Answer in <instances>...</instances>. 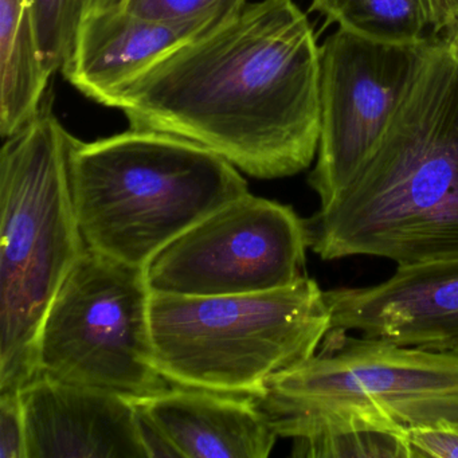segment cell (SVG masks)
Here are the masks:
<instances>
[{
	"mask_svg": "<svg viewBox=\"0 0 458 458\" xmlns=\"http://www.w3.org/2000/svg\"><path fill=\"white\" fill-rule=\"evenodd\" d=\"M125 4H127V0H85L84 13L124 9Z\"/></svg>",
	"mask_w": 458,
	"mask_h": 458,
	"instance_id": "22",
	"label": "cell"
},
{
	"mask_svg": "<svg viewBox=\"0 0 458 458\" xmlns=\"http://www.w3.org/2000/svg\"><path fill=\"white\" fill-rule=\"evenodd\" d=\"M305 222L310 250L326 261L458 259V63L442 39L379 146Z\"/></svg>",
	"mask_w": 458,
	"mask_h": 458,
	"instance_id": "2",
	"label": "cell"
},
{
	"mask_svg": "<svg viewBox=\"0 0 458 458\" xmlns=\"http://www.w3.org/2000/svg\"><path fill=\"white\" fill-rule=\"evenodd\" d=\"M50 77L28 0H0V133L4 139L36 117L44 106Z\"/></svg>",
	"mask_w": 458,
	"mask_h": 458,
	"instance_id": "14",
	"label": "cell"
},
{
	"mask_svg": "<svg viewBox=\"0 0 458 458\" xmlns=\"http://www.w3.org/2000/svg\"><path fill=\"white\" fill-rule=\"evenodd\" d=\"M248 0H127L124 9L157 21L226 20L240 12Z\"/></svg>",
	"mask_w": 458,
	"mask_h": 458,
	"instance_id": "18",
	"label": "cell"
},
{
	"mask_svg": "<svg viewBox=\"0 0 458 458\" xmlns=\"http://www.w3.org/2000/svg\"><path fill=\"white\" fill-rule=\"evenodd\" d=\"M28 458H147L138 407L114 391L38 375L21 390Z\"/></svg>",
	"mask_w": 458,
	"mask_h": 458,
	"instance_id": "11",
	"label": "cell"
},
{
	"mask_svg": "<svg viewBox=\"0 0 458 458\" xmlns=\"http://www.w3.org/2000/svg\"><path fill=\"white\" fill-rule=\"evenodd\" d=\"M133 402L176 457L267 458L278 438L251 396L171 385Z\"/></svg>",
	"mask_w": 458,
	"mask_h": 458,
	"instance_id": "13",
	"label": "cell"
},
{
	"mask_svg": "<svg viewBox=\"0 0 458 458\" xmlns=\"http://www.w3.org/2000/svg\"><path fill=\"white\" fill-rule=\"evenodd\" d=\"M72 195L87 246L146 267L176 238L249 194L241 171L200 144L130 128L69 154Z\"/></svg>",
	"mask_w": 458,
	"mask_h": 458,
	"instance_id": "3",
	"label": "cell"
},
{
	"mask_svg": "<svg viewBox=\"0 0 458 458\" xmlns=\"http://www.w3.org/2000/svg\"><path fill=\"white\" fill-rule=\"evenodd\" d=\"M310 10L372 41L420 45L441 41L458 0H312Z\"/></svg>",
	"mask_w": 458,
	"mask_h": 458,
	"instance_id": "15",
	"label": "cell"
},
{
	"mask_svg": "<svg viewBox=\"0 0 458 458\" xmlns=\"http://www.w3.org/2000/svg\"><path fill=\"white\" fill-rule=\"evenodd\" d=\"M0 458H28L21 390L0 391Z\"/></svg>",
	"mask_w": 458,
	"mask_h": 458,
	"instance_id": "19",
	"label": "cell"
},
{
	"mask_svg": "<svg viewBox=\"0 0 458 458\" xmlns=\"http://www.w3.org/2000/svg\"><path fill=\"white\" fill-rule=\"evenodd\" d=\"M219 22L216 18L148 20L127 9L84 13L61 72L72 87L104 104L163 55Z\"/></svg>",
	"mask_w": 458,
	"mask_h": 458,
	"instance_id": "12",
	"label": "cell"
},
{
	"mask_svg": "<svg viewBox=\"0 0 458 458\" xmlns=\"http://www.w3.org/2000/svg\"><path fill=\"white\" fill-rule=\"evenodd\" d=\"M293 457L411 458L406 434L350 428L293 441Z\"/></svg>",
	"mask_w": 458,
	"mask_h": 458,
	"instance_id": "16",
	"label": "cell"
},
{
	"mask_svg": "<svg viewBox=\"0 0 458 458\" xmlns=\"http://www.w3.org/2000/svg\"><path fill=\"white\" fill-rule=\"evenodd\" d=\"M442 42L458 63V15L445 29L444 34H442Z\"/></svg>",
	"mask_w": 458,
	"mask_h": 458,
	"instance_id": "21",
	"label": "cell"
},
{
	"mask_svg": "<svg viewBox=\"0 0 458 458\" xmlns=\"http://www.w3.org/2000/svg\"><path fill=\"white\" fill-rule=\"evenodd\" d=\"M251 398L276 434L293 441L350 428H458V352L331 328L315 355Z\"/></svg>",
	"mask_w": 458,
	"mask_h": 458,
	"instance_id": "5",
	"label": "cell"
},
{
	"mask_svg": "<svg viewBox=\"0 0 458 458\" xmlns=\"http://www.w3.org/2000/svg\"><path fill=\"white\" fill-rule=\"evenodd\" d=\"M406 438L411 458H458V428H420Z\"/></svg>",
	"mask_w": 458,
	"mask_h": 458,
	"instance_id": "20",
	"label": "cell"
},
{
	"mask_svg": "<svg viewBox=\"0 0 458 458\" xmlns=\"http://www.w3.org/2000/svg\"><path fill=\"white\" fill-rule=\"evenodd\" d=\"M431 45L385 44L343 29L321 45L320 139L308 178L320 206L334 199L379 146Z\"/></svg>",
	"mask_w": 458,
	"mask_h": 458,
	"instance_id": "9",
	"label": "cell"
},
{
	"mask_svg": "<svg viewBox=\"0 0 458 458\" xmlns=\"http://www.w3.org/2000/svg\"><path fill=\"white\" fill-rule=\"evenodd\" d=\"M257 179L296 175L320 139V47L293 0H261L171 50L103 104Z\"/></svg>",
	"mask_w": 458,
	"mask_h": 458,
	"instance_id": "1",
	"label": "cell"
},
{
	"mask_svg": "<svg viewBox=\"0 0 458 458\" xmlns=\"http://www.w3.org/2000/svg\"><path fill=\"white\" fill-rule=\"evenodd\" d=\"M149 318L155 364L171 385L245 396L315 355L332 328L326 292L308 276L259 293H151Z\"/></svg>",
	"mask_w": 458,
	"mask_h": 458,
	"instance_id": "6",
	"label": "cell"
},
{
	"mask_svg": "<svg viewBox=\"0 0 458 458\" xmlns=\"http://www.w3.org/2000/svg\"><path fill=\"white\" fill-rule=\"evenodd\" d=\"M39 49L50 74L63 69L73 45L85 0H28Z\"/></svg>",
	"mask_w": 458,
	"mask_h": 458,
	"instance_id": "17",
	"label": "cell"
},
{
	"mask_svg": "<svg viewBox=\"0 0 458 458\" xmlns=\"http://www.w3.org/2000/svg\"><path fill=\"white\" fill-rule=\"evenodd\" d=\"M307 222L250 192L163 249L147 267L151 293L213 297L285 288L305 277Z\"/></svg>",
	"mask_w": 458,
	"mask_h": 458,
	"instance_id": "8",
	"label": "cell"
},
{
	"mask_svg": "<svg viewBox=\"0 0 458 458\" xmlns=\"http://www.w3.org/2000/svg\"><path fill=\"white\" fill-rule=\"evenodd\" d=\"M73 138L44 103L0 151V391L38 377L45 316L88 249L72 195Z\"/></svg>",
	"mask_w": 458,
	"mask_h": 458,
	"instance_id": "4",
	"label": "cell"
},
{
	"mask_svg": "<svg viewBox=\"0 0 458 458\" xmlns=\"http://www.w3.org/2000/svg\"><path fill=\"white\" fill-rule=\"evenodd\" d=\"M146 267L88 248L53 299L37 344L38 375L143 399L171 383L155 364Z\"/></svg>",
	"mask_w": 458,
	"mask_h": 458,
	"instance_id": "7",
	"label": "cell"
},
{
	"mask_svg": "<svg viewBox=\"0 0 458 458\" xmlns=\"http://www.w3.org/2000/svg\"><path fill=\"white\" fill-rule=\"evenodd\" d=\"M326 296L332 328L458 352V259L398 267L377 285L332 289Z\"/></svg>",
	"mask_w": 458,
	"mask_h": 458,
	"instance_id": "10",
	"label": "cell"
}]
</instances>
